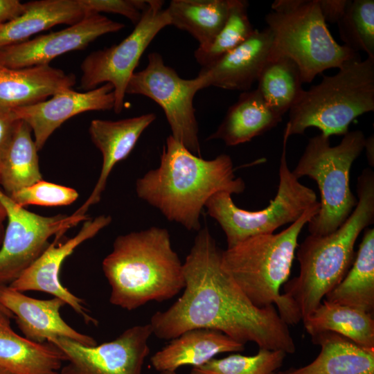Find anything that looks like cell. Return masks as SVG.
Returning <instances> with one entry per match:
<instances>
[{"mask_svg":"<svg viewBox=\"0 0 374 374\" xmlns=\"http://www.w3.org/2000/svg\"><path fill=\"white\" fill-rule=\"evenodd\" d=\"M230 0H172L166 8L170 26L188 32L204 49L225 24Z\"/></svg>","mask_w":374,"mask_h":374,"instance_id":"cell-28","label":"cell"},{"mask_svg":"<svg viewBox=\"0 0 374 374\" xmlns=\"http://www.w3.org/2000/svg\"><path fill=\"white\" fill-rule=\"evenodd\" d=\"M124 27V24L101 14H90L61 30L0 49V64L12 69L49 64L59 55L83 49L100 36Z\"/></svg>","mask_w":374,"mask_h":374,"instance_id":"cell-15","label":"cell"},{"mask_svg":"<svg viewBox=\"0 0 374 374\" xmlns=\"http://www.w3.org/2000/svg\"><path fill=\"white\" fill-rule=\"evenodd\" d=\"M0 374H17L0 366Z\"/></svg>","mask_w":374,"mask_h":374,"instance_id":"cell-41","label":"cell"},{"mask_svg":"<svg viewBox=\"0 0 374 374\" xmlns=\"http://www.w3.org/2000/svg\"><path fill=\"white\" fill-rule=\"evenodd\" d=\"M321 347L310 364L276 374H374V349L362 347L337 333L325 331L311 335Z\"/></svg>","mask_w":374,"mask_h":374,"instance_id":"cell-23","label":"cell"},{"mask_svg":"<svg viewBox=\"0 0 374 374\" xmlns=\"http://www.w3.org/2000/svg\"><path fill=\"white\" fill-rule=\"evenodd\" d=\"M356 207L337 230L323 236L310 234L298 246L299 274L283 285V295L295 305L302 320L344 279L355 258L357 239L373 224L374 172L371 169H364L358 177Z\"/></svg>","mask_w":374,"mask_h":374,"instance_id":"cell-4","label":"cell"},{"mask_svg":"<svg viewBox=\"0 0 374 374\" xmlns=\"http://www.w3.org/2000/svg\"><path fill=\"white\" fill-rule=\"evenodd\" d=\"M18 121L12 110H0V163L10 147Z\"/></svg>","mask_w":374,"mask_h":374,"instance_id":"cell-36","label":"cell"},{"mask_svg":"<svg viewBox=\"0 0 374 374\" xmlns=\"http://www.w3.org/2000/svg\"><path fill=\"white\" fill-rule=\"evenodd\" d=\"M249 3L244 0H230L227 20L212 43L204 49L197 48L194 57L203 66H208L247 40L254 32L249 18Z\"/></svg>","mask_w":374,"mask_h":374,"instance_id":"cell-31","label":"cell"},{"mask_svg":"<svg viewBox=\"0 0 374 374\" xmlns=\"http://www.w3.org/2000/svg\"><path fill=\"white\" fill-rule=\"evenodd\" d=\"M89 14L100 12L123 15L136 25L148 6L142 0H80Z\"/></svg>","mask_w":374,"mask_h":374,"instance_id":"cell-35","label":"cell"},{"mask_svg":"<svg viewBox=\"0 0 374 374\" xmlns=\"http://www.w3.org/2000/svg\"><path fill=\"white\" fill-rule=\"evenodd\" d=\"M326 22L337 23L345 13L350 0H317Z\"/></svg>","mask_w":374,"mask_h":374,"instance_id":"cell-37","label":"cell"},{"mask_svg":"<svg viewBox=\"0 0 374 374\" xmlns=\"http://www.w3.org/2000/svg\"><path fill=\"white\" fill-rule=\"evenodd\" d=\"M135 188L139 198L158 209L168 221L198 231L201 213L208 199L220 192L240 194L245 183L235 177L229 155L204 159L170 135L159 166L139 178Z\"/></svg>","mask_w":374,"mask_h":374,"instance_id":"cell-2","label":"cell"},{"mask_svg":"<svg viewBox=\"0 0 374 374\" xmlns=\"http://www.w3.org/2000/svg\"><path fill=\"white\" fill-rule=\"evenodd\" d=\"M9 197L22 207L29 205L59 206L71 204L78 199V193L72 188L42 179Z\"/></svg>","mask_w":374,"mask_h":374,"instance_id":"cell-34","label":"cell"},{"mask_svg":"<svg viewBox=\"0 0 374 374\" xmlns=\"http://www.w3.org/2000/svg\"><path fill=\"white\" fill-rule=\"evenodd\" d=\"M337 26L344 46L374 58V1L350 0Z\"/></svg>","mask_w":374,"mask_h":374,"instance_id":"cell-32","label":"cell"},{"mask_svg":"<svg viewBox=\"0 0 374 374\" xmlns=\"http://www.w3.org/2000/svg\"><path fill=\"white\" fill-rule=\"evenodd\" d=\"M273 48V35L267 27L213 63L202 67L197 75L202 88L215 87L228 90L249 91L257 82Z\"/></svg>","mask_w":374,"mask_h":374,"instance_id":"cell-18","label":"cell"},{"mask_svg":"<svg viewBox=\"0 0 374 374\" xmlns=\"http://www.w3.org/2000/svg\"><path fill=\"white\" fill-rule=\"evenodd\" d=\"M282 118L269 107L256 89L243 91L207 140L220 139L228 146L238 145L268 132Z\"/></svg>","mask_w":374,"mask_h":374,"instance_id":"cell-25","label":"cell"},{"mask_svg":"<svg viewBox=\"0 0 374 374\" xmlns=\"http://www.w3.org/2000/svg\"><path fill=\"white\" fill-rule=\"evenodd\" d=\"M155 119L154 113H148L118 121H91L89 133L93 143L101 152L102 167L91 195L75 213L86 215L90 206L100 202L113 168L127 157L141 134Z\"/></svg>","mask_w":374,"mask_h":374,"instance_id":"cell-19","label":"cell"},{"mask_svg":"<svg viewBox=\"0 0 374 374\" xmlns=\"http://www.w3.org/2000/svg\"><path fill=\"white\" fill-rule=\"evenodd\" d=\"M222 251L208 229L198 231L183 263V294L168 309L151 317L152 332L172 339L187 330L220 331L238 342L294 354L296 345L289 326L274 305L255 306L224 269Z\"/></svg>","mask_w":374,"mask_h":374,"instance_id":"cell-1","label":"cell"},{"mask_svg":"<svg viewBox=\"0 0 374 374\" xmlns=\"http://www.w3.org/2000/svg\"><path fill=\"white\" fill-rule=\"evenodd\" d=\"M102 269L111 287L109 302L129 311L172 299L185 287L170 234L158 226L116 237Z\"/></svg>","mask_w":374,"mask_h":374,"instance_id":"cell-3","label":"cell"},{"mask_svg":"<svg viewBox=\"0 0 374 374\" xmlns=\"http://www.w3.org/2000/svg\"><path fill=\"white\" fill-rule=\"evenodd\" d=\"M114 87L103 84L84 92L72 89L62 90L38 103L12 110L18 120L30 128L38 151L51 135L71 117L89 111L114 109Z\"/></svg>","mask_w":374,"mask_h":374,"instance_id":"cell-16","label":"cell"},{"mask_svg":"<svg viewBox=\"0 0 374 374\" xmlns=\"http://www.w3.org/2000/svg\"><path fill=\"white\" fill-rule=\"evenodd\" d=\"M244 348V344L220 331L193 329L171 339L150 357V362L159 372L176 371L184 366L203 365L218 354L242 352Z\"/></svg>","mask_w":374,"mask_h":374,"instance_id":"cell-21","label":"cell"},{"mask_svg":"<svg viewBox=\"0 0 374 374\" xmlns=\"http://www.w3.org/2000/svg\"><path fill=\"white\" fill-rule=\"evenodd\" d=\"M148 6L132 32L119 44L93 51L82 62L80 89L89 91L101 84L114 87V111L118 114L124 106L129 80L139 61L156 35L170 26L163 1L148 0Z\"/></svg>","mask_w":374,"mask_h":374,"instance_id":"cell-10","label":"cell"},{"mask_svg":"<svg viewBox=\"0 0 374 374\" xmlns=\"http://www.w3.org/2000/svg\"><path fill=\"white\" fill-rule=\"evenodd\" d=\"M256 89L277 114L283 117L304 91L297 64L289 57L273 51L258 75Z\"/></svg>","mask_w":374,"mask_h":374,"instance_id":"cell-29","label":"cell"},{"mask_svg":"<svg viewBox=\"0 0 374 374\" xmlns=\"http://www.w3.org/2000/svg\"><path fill=\"white\" fill-rule=\"evenodd\" d=\"M371 315L374 312V229H364L354 262L344 279L325 296Z\"/></svg>","mask_w":374,"mask_h":374,"instance_id":"cell-26","label":"cell"},{"mask_svg":"<svg viewBox=\"0 0 374 374\" xmlns=\"http://www.w3.org/2000/svg\"><path fill=\"white\" fill-rule=\"evenodd\" d=\"M111 222V216L101 215L94 219L85 220L78 233L64 242L59 243L61 236H55L54 241L50 243L39 257L9 286L21 292L39 291L60 298L81 316L87 323L97 325L98 321L89 314L83 300L62 285L60 271L64 260L77 247L94 237Z\"/></svg>","mask_w":374,"mask_h":374,"instance_id":"cell-14","label":"cell"},{"mask_svg":"<svg viewBox=\"0 0 374 374\" xmlns=\"http://www.w3.org/2000/svg\"><path fill=\"white\" fill-rule=\"evenodd\" d=\"M302 321L310 335L333 332L362 347L374 349L373 316L364 311L323 299L316 310Z\"/></svg>","mask_w":374,"mask_h":374,"instance_id":"cell-27","label":"cell"},{"mask_svg":"<svg viewBox=\"0 0 374 374\" xmlns=\"http://www.w3.org/2000/svg\"><path fill=\"white\" fill-rule=\"evenodd\" d=\"M75 83L74 74L49 64L12 69L0 64V110L42 102Z\"/></svg>","mask_w":374,"mask_h":374,"instance_id":"cell-20","label":"cell"},{"mask_svg":"<svg viewBox=\"0 0 374 374\" xmlns=\"http://www.w3.org/2000/svg\"><path fill=\"white\" fill-rule=\"evenodd\" d=\"M271 9L265 20L272 33V51L297 64L303 83L359 54L335 40L317 0H276Z\"/></svg>","mask_w":374,"mask_h":374,"instance_id":"cell-8","label":"cell"},{"mask_svg":"<svg viewBox=\"0 0 374 374\" xmlns=\"http://www.w3.org/2000/svg\"><path fill=\"white\" fill-rule=\"evenodd\" d=\"M89 15L80 0L27 2L21 15L0 24V49L27 41L30 37L56 25H73Z\"/></svg>","mask_w":374,"mask_h":374,"instance_id":"cell-24","label":"cell"},{"mask_svg":"<svg viewBox=\"0 0 374 374\" xmlns=\"http://www.w3.org/2000/svg\"><path fill=\"white\" fill-rule=\"evenodd\" d=\"M288 139L283 136L278 190L267 207L254 211L242 209L226 192L213 195L206 202L207 214L223 230L227 248L253 236L273 233L283 225L294 223L319 203L314 190L301 184L289 168L286 159Z\"/></svg>","mask_w":374,"mask_h":374,"instance_id":"cell-9","label":"cell"},{"mask_svg":"<svg viewBox=\"0 0 374 374\" xmlns=\"http://www.w3.org/2000/svg\"><path fill=\"white\" fill-rule=\"evenodd\" d=\"M7 221V213L3 205L0 202V248L3 240L6 225Z\"/></svg>","mask_w":374,"mask_h":374,"instance_id":"cell-40","label":"cell"},{"mask_svg":"<svg viewBox=\"0 0 374 374\" xmlns=\"http://www.w3.org/2000/svg\"><path fill=\"white\" fill-rule=\"evenodd\" d=\"M29 126L19 120L10 147L0 163V188L8 196L42 180L37 149Z\"/></svg>","mask_w":374,"mask_h":374,"instance_id":"cell-30","label":"cell"},{"mask_svg":"<svg viewBox=\"0 0 374 374\" xmlns=\"http://www.w3.org/2000/svg\"><path fill=\"white\" fill-rule=\"evenodd\" d=\"M25 9L26 3L19 0H0V24L19 17Z\"/></svg>","mask_w":374,"mask_h":374,"instance_id":"cell-38","label":"cell"},{"mask_svg":"<svg viewBox=\"0 0 374 374\" xmlns=\"http://www.w3.org/2000/svg\"><path fill=\"white\" fill-rule=\"evenodd\" d=\"M366 150V154L367 160L369 164L372 166H374V140L373 135L365 139L364 148Z\"/></svg>","mask_w":374,"mask_h":374,"instance_id":"cell-39","label":"cell"},{"mask_svg":"<svg viewBox=\"0 0 374 374\" xmlns=\"http://www.w3.org/2000/svg\"><path fill=\"white\" fill-rule=\"evenodd\" d=\"M203 89L197 76L193 79L181 78L167 66L161 55L152 52L147 66L134 72L126 89V94L146 96L163 109L172 134L194 154L201 157L199 128L195 117L193 99Z\"/></svg>","mask_w":374,"mask_h":374,"instance_id":"cell-11","label":"cell"},{"mask_svg":"<svg viewBox=\"0 0 374 374\" xmlns=\"http://www.w3.org/2000/svg\"><path fill=\"white\" fill-rule=\"evenodd\" d=\"M338 69L304 90L289 111L283 136L303 134L309 127L328 137L344 136L357 117L374 110V58L362 60L357 54Z\"/></svg>","mask_w":374,"mask_h":374,"instance_id":"cell-6","label":"cell"},{"mask_svg":"<svg viewBox=\"0 0 374 374\" xmlns=\"http://www.w3.org/2000/svg\"><path fill=\"white\" fill-rule=\"evenodd\" d=\"M7 221L0 248V285H9L48 247L53 236H62L88 218L75 213L42 216L16 204L0 188Z\"/></svg>","mask_w":374,"mask_h":374,"instance_id":"cell-12","label":"cell"},{"mask_svg":"<svg viewBox=\"0 0 374 374\" xmlns=\"http://www.w3.org/2000/svg\"><path fill=\"white\" fill-rule=\"evenodd\" d=\"M159 374H177L176 371H163L160 372Z\"/></svg>","mask_w":374,"mask_h":374,"instance_id":"cell-42","label":"cell"},{"mask_svg":"<svg viewBox=\"0 0 374 374\" xmlns=\"http://www.w3.org/2000/svg\"><path fill=\"white\" fill-rule=\"evenodd\" d=\"M319 208V202L278 233L253 236L222 251L224 269L251 302L260 308L276 305L288 326L297 324L302 319L296 308L280 294V288L290 276L299 236Z\"/></svg>","mask_w":374,"mask_h":374,"instance_id":"cell-5","label":"cell"},{"mask_svg":"<svg viewBox=\"0 0 374 374\" xmlns=\"http://www.w3.org/2000/svg\"><path fill=\"white\" fill-rule=\"evenodd\" d=\"M365 139L359 130L349 131L335 146L321 133L309 139L292 172L299 179L305 176L312 179L319 190V212L307 224L310 234L323 236L334 232L356 207L358 200L350 189V172L364 150Z\"/></svg>","mask_w":374,"mask_h":374,"instance_id":"cell-7","label":"cell"},{"mask_svg":"<svg viewBox=\"0 0 374 374\" xmlns=\"http://www.w3.org/2000/svg\"><path fill=\"white\" fill-rule=\"evenodd\" d=\"M286 355L282 350L259 348L252 356L235 353L213 358L203 365L193 367L190 374H276Z\"/></svg>","mask_w":374,"mask_h":374,"instance_id":"cell-33","label":"cell"},{"mask_svg":"<svg viewBox=\"0 0 374 374\" xmlns=\"http://www.w3.org/2000/svg\"><path fill=\"white\" fill-rule=\"evenodd\" d=\"M152 334L148 323L129 328L115 339L94 346L63 337L48 341L66 357L60 374H142Z\"/></svg>","mask_w":374,"mask_h":374,"instance_id":"cell-13","label":"cell"},{"mask_svg":"<svg viewBox=\"0 0 374 374\" xmlns=\"http://www.w3.org/2000/svg\"><path fill=\"white\" fill-rule=\"evenodd\" d=\"M0 304L15 315L19 329L32 341L42 344L63 337L87 346L97 345L92 337L74 330L62 318L60 309L66 303L60 298L34 299L9 285H0Z\"/></svg>","mask_w":374,"mask_h":374,"instance_id":"cell-17","label":"cell"},{"mask_svg":"<svg viewBox=\"0 0 374 374\" xmlns=\"http://www.w3.org/2000/svg\"><path fill=\"white\" fill-rule=\"evenodd\" d=\"M12 313L0 304V366L17 374H59L64 355L53 344L36 343L12 329Z\"/></svg>","mask_w":374,"mask_h":374,"instance_id":"cell-22","label":"cell"}]
</instances>
